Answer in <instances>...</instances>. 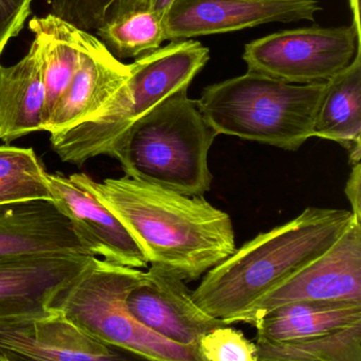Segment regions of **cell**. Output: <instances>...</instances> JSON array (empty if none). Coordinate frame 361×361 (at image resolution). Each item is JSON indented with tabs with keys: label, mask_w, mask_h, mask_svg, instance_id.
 <instances>
[{
	"label": "cell",
	"mask_w": 361,
	"mask_h": 361,
	"mask_svg": "<svg viewBox=\"0 0 361 361\" xmlns=\"http://www.w3.org/2000/svg\"><path fill=\"white\" fill-rule=\"evenodd\" d=\"M106 206L145 252L149 266L185 283L202 279L236 249L228 213L190 196L124 175L96 181L73 174Z\"/></svg>",
	"instance_id": "cell-1"
},
{
	"label": "cell",
	"mask_w": 361,
	"mask_h": 361,
	"mask_svg": "<svg viewBox=\"0 0 361 361\" xmlns=\"http://www.w3.org/2000/svg\"><path fill=\"white\" fill-rule=\"evenodd\" d=\"M353 219L350 210L308 207L236 248L202 276L192 297L207 314L234 324L264 295L331 248Z\"/></svg>",
	"instance_id": "cell-2"
},
{
	"label": "cell",
	"mask_w": 361,
	"mask_h": 361,
	"mask_svg": "<svg viewBox=\"0 0 361 361\" xmlns=\"http://www.w3.org/2000/svg\"><path fill=\"white\" fill-rule=\"evenodd\" d=\"M217 136L183 88L135 122L111 157L132 178L204 195L212 185L209 153Z\"/></svg>",
	"instance_id": "cell-3"
},
{
	"label": "cell",
	"mask_w": 361,
	"mask_h": 361,
	"mask_svg": "<svg viewBox=\"0 0 361 361\" xmlns=\"http://www.w3.org/2000/svg\"><path fill=\"white\" fill-rule=\"evenodd\" d=\"M210 59L193 39L171 41L166 47L137 58L123 87L100 114L73 128L50 134L62 161L81 166L101 155L111 157L128 128L175 92L189 88Z\"/></svg>",
	"instance_id": "cell-4"
},
{
	"label": "cell",
	"mask_w": 361,
	"mask_h": 361,
	"mask_svg": "<svg viewBox=\"0 0 361 361\" xmlns=\"http://www.w3.org/2000/svg\"><path fill=\"white\" fill-rule=\"evenodd\" d=\"M325 84L286 83L248 71L208 86L196 101L217 135L295 152L312 137Z\"/></svg>",
	"instance_id": "cell-5"
},
{
	"label": "cell",
	"mask_w": 361,
	"mask_h": 361,
	"mask_svg": "<svg viewBox=\"0 0 361 361\" xmlns=\"http://www.w3.org/2000/svg\"><path fill=\"white\" fill-rule=\"evenodd\" d=\"M145 270L92 257L83 270L54 298L51 308L102 343L158 361H198L194 348L160 337L139 322L126 305L130 289Z\"/></svg>",
	"instance_id": "cell-6"
},
{
	"label": "cell",
	"mask_w": 361,
	"mask_h": 361,
	"mask_svg": "<svg viewBox=\"0 0 361 361\" xmlns=\"http://www.w3.org/2000/svg\"><path fill=\"white\" fill-rule=\"evenodd\" d=\"M361 47L360 27L314 26L272 33L247 44L249 71L290 84L326 83L343 71Z\"/></svg>",
	"instance_id": "cell-7"
},
{
	"label": "cell",
	"mask_w": 361,
	"mask_h": 361,
	"mask_svg": "<svg viewBox=\"0 0 361 361\" xmlns=\"http://www.w3.org/2000/svg\"><path fill=\"white\" fill-rule=\"evenodd\" d=\"M361 301V223L353 219L341 238L286 282L259 299L236 323H249L283 304Z\"/></svg>",
	"instance_id": "cell-8"
},
{
	"label": "cell",
	"mask_w": 361,
	"mask_h": 361,
	"mask_svg": "<svg viewBox=\"0 0 361 361\" xmlns=\"http://www.w3.org/2000/svg\"><path fill=\"white\" fill-rule=\"evenodd\" d=\"M317 0H174L164 18L166 41L253 28L268 23L314 22Z\"/></svg>",
	"instance_id": "cell-9"
},
{
	"label": "cell",
	"mask_w": 361,
	"mask_h": 361,
	"mask_svg": "<svg viewBox=\"0 0 361 361\" xmlns=\"http://www.w3.org/2000/svg\"><path fill=\"white\" fill-rule=\"evenodd\" d=\"M126 305L149 331L195 350L204 334L225 325L197 305L185 281L152 266L130 289Z\"/></svg>",
	"instance_id": "cell-10"
},
{
	"label": "cell",
	"mask_w": 361,
	"mask_h": 361,
	"mask_svg": "<svg viewBox=\"0 0 361 361\" xmlns=\"http://www.w3.org/2000/svg\"><path fill=\"white\" fill-rule=\"evenodd\" d=\"M4 360H121L124 357L86 333L61 310L0 320Z\"/></svg>",
	"instance_id": "cell-11"
},
{
	"label": "cell",
	"mask_w": 361,
	"mask_h": 361,
	"mask_svg": "<svg viewBox=\"0 0 361 361\" xmlns=\"http://www.w3.org/2000/svg\"><path fill=\"white\" fill-rule=\"evenodd\" d=\"M52 202L71 221L90 255L128 267L149 268V261L120 219L87 188L69 177L48 173Z\"/></svg>",
	"instance_id": "cell-12"
},
{
	"label": "cell",
	"mask_w": 361,
	"mask_h": 361,
	"mask_svg": "<svg viewBox=\"0 0 361 361\" xmlns=\"http://www.w3.org/2000/svg\"><path fill=\"white\" fill-rule=\"evenodd\" d=\"M80 48L79 66L44 132H61L96 117L130 78V65L120 62L99 37L80 31Z\"/></svg>",
	"instance_id": "cell-13"
},
{
	"label": "cell",
	"mask_w": 361,
	"mask_h": 361,
	"mask_svg": "<svg viewBox=\"0 0 361 361\" xmlns=\"http://www.w3.org/2000/svg\"><path fill=\"white\" fill-rule=\"evenodd\" d=\"M92 257L51 255L0 259V320L49 312L54 298Z\"/></svg>",
	"instance_id": "cell-14"
},
{
	"label": "cell",
	"mask_w": 361,
	"mask_h": 361,
	"mask_svg": "<svg viewBox=\"0 0 361 361\" xmlns=\"http://www.w3.org/2000/svg\"><path fill=\"white\" fill-rule=\"evenodd\" d=\"M51 255H90L54 202L0 204V259Z\"/></svg>",
	"instance_id": "cell-15"
},
{
	"label": "cell",
	"mask_w": 361,
	"mask_h": 361,
	"mask_svg": "<svg viewBox=\"0 0 361 361\" xmlns=\"http://www.w3.org/2000/svg\"><path fill=\"white\" fill-rule=\"evenodd\" d=\"M45 124L43 59L33 39L28 54L12 66L0 65V140L12 142Z\"/></svg>",
	"instance_id": "cell-16"
},
{
	"label": "cell",
	"mask_w": 361,
	"mask_h": 361,
	"mask_svg": "<svg viewBox=\"0 0 361 361\" xmlns=\"http://www.w3.org/2000/svg\"><path fill=\"white\" fill-rule=\"evenodd\" d=\"M361 323V301H299L255 317L257 343H284Z\"/></svg>",
	"instance_id": "cell-17"
},
{
	"label": "cell",
	"mask_w": 361,
	"mask_h": 361,
	"mask_svg": "<svg viewBox=\"0 0 361 361\" xmlns=\"http://www.w3.org/2000/svg\"><path fill=\"white\" fill-rule=\"evenodd\" d=\"M312 137L337 142L348 152L361 145V47L325 84Z\"/></svg>",
	"instance_id": "cell-18"
},
{
	"label": "cell",
	"mask_w": 361,
	"mask_h": 361,
	"mask_svg": "<svg viewBox=\"0 0 361 361\" xmlns=\"http://www.w3.org/2000/svg\"><path fill=\"white\" fill-rule=\"evenodd\" d=\"M43 59L45 85V130L54 107L66 92L77 71L81 56V29L50 13L29 22Z\"/></svg>",
	"instance_id": "cell-19"
},
{
	"label": "cell",
	"mask_w": 361,
	"mask_h": 361,
	"mask_svg": "<svg viewBox=\"0 0 361 361\" xmlns=\"http://www.w3.org/2000/svg\"><path fill=\"white\" fill-rule=\"evenodd\" d=\"M96 31L119 60L155 51L166 41L164 18L149 0H117Z\"/></svg>",
	"instance_id": "cell-20"
},
{
	"label": "cell",
	"mask_w": 361,
	"mask_h": 361,
	"mask_svg": "<svg viewBox=\"0 0 361 361\" xmlns=\"http://www.w3.org/2000/svg\"><path fill=\"white\" fill-rule=\"evenodd\" d=\"M257 361H361V323L297 341L257 343Z\"/></svg>",
	"instance_id": "cell-21"
},
{
	"label": "cell",
	"mask_w": 361,
	"mask_h": 361,
	"mask_svg": "<svg viewBox=\"0 0 361 361\" xmlns=\"http://www.w3.org/2000/svg\"><path fill=\"white\" fill-rule=\"evenodd\" d=\"M47 176L32 147L0 145V204L52 202Z\"/></svg>",
	"instance_id": "cell-22"
},
{
	"label": "cell",
	"mask_w": 361,
	"mask_h": 361,
	"mask_svg": "<svg viewBox=\"0 0 361 361\" xmlns=\"http://www.w3.org/2000/svg\"><path fill=\"white\" fill-rule=\"evenodd\" d=\"M198 361H257V343L234 327H214L200 338Z\"/></svg>",
	"instance_id": "cell-23"
},
{
	"label": "cell",
	"mask_w": 361,
	"mask_h": 361,
	"mask_svg": "<svg viewBox=\"0 0 361 361\" xmlns=\"http://www.w3.org/2000/svg\"><path fill=\"white\" fill-rule=\"evenodd\" d=\"M117 0H51L52 14L81 30L94 31Z\"/></svg>",
	"instance_id": "cell-24"
},
{
	"label": "cell",
	"mask_w": 361,
	"mask_h": 361,
	"mask_svg": "<svg viewBox=\"0 0 361 361\" xmlns=\"http://www.w3.org/2000/svg\"><path fill=\"white\" fill-rule=\"evenodd\" d=\"M32 0H0V56L20 35L31 13Z\"/></svg>",
	"instance_id": "cell-25"
},
{
	"label": "cell",
	"mask_w": 361,
	"mask_h": 361,
	"mask_svg": "<svg viewBox=\"0 0 361 361\" xmlns=\"http://www.w3.org/2000/svg\"><path fill=\"white\" fill-rule=\"evenodd\" d=\"M344 193L350 204V212L357 221L361 223V164L352 166L350 176L346 180Z\"/></svg>",
	"instance_id": "cell-26"
},
{
	"label": "cell",
	"mask_w": 361,
	"mask_h": 361,
	"mask_svg": "<svg viewBox=\"0 0 361 361\" xmlns=\"http://www.w3.org/2000/svg\"><path fill=\"white\" fill-rule=\"evenodd\" d=\"M149 1L154 11L157 12L162 18H164L174 0H149Z\"/></svg>",
	"instance_id": "cell-27"
},
{
	"label": "cell",
	"mask_w": 361,
	"mask_h": 361,
	"mask_svg": "<svg viewBox=\"0 0 361 361\" xmlns=\"http://www.w3.org/2000/svg\"><path fill=\"white\" fill-rule=\"evenodd\" d=\"M0 361H5V360H4L3 357H1V356H0Z\"/></svg>",
	"instance_id": "cell-28"
}]
</instances>
